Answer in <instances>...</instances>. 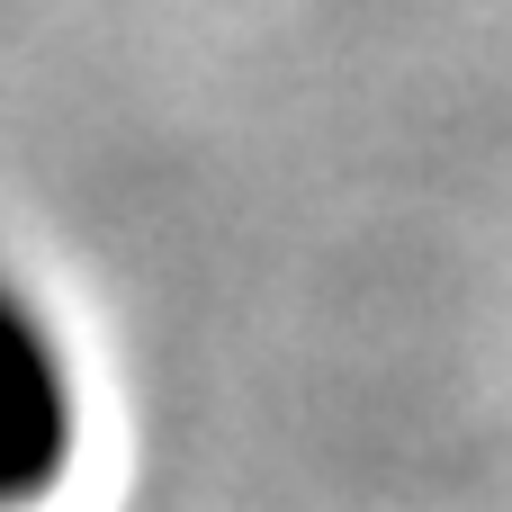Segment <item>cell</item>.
<instances>
[{"label":"cell","mask_w":512,"mask_h":512,"mask_svg":"<svg viewBox=\"0 0 512 512\" xmlns=\"http://www.w3.org/2000/svg\"><path fill=\"white\" fill-rule=\"evenodd\" d=\"M63 450H72L63 360H54L45 324L18 297H0V512L36 504L63 477Z\"/></svg>","instance_id":"cell-1"}]
</instances>
